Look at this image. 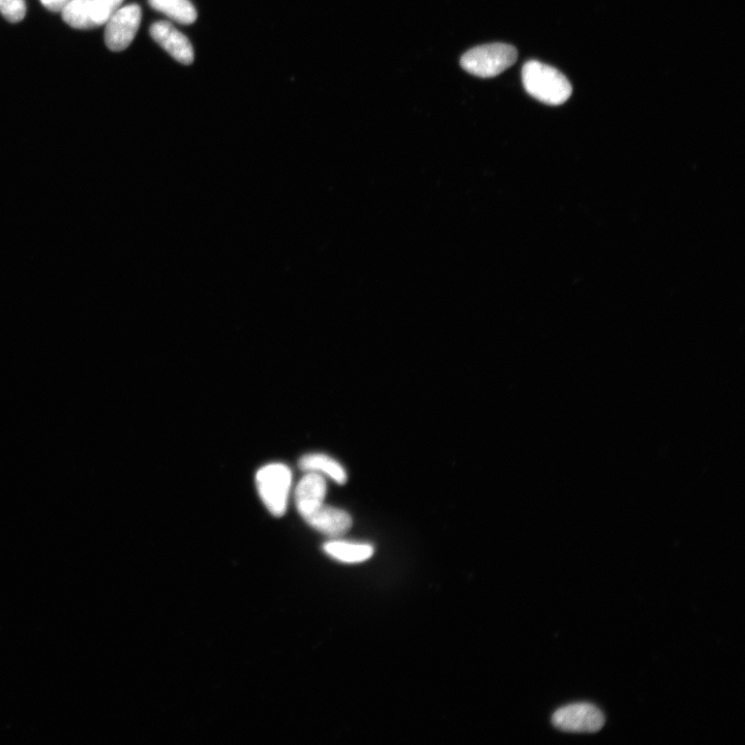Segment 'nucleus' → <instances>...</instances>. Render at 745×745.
<instances>
[{
    "mask_svg": "<svg viewBox=\"0 0 745 745\" xmlns=\"http://www.w3.org/2000/svg\"><path fill=\"white\" fill-rule=\"evenodd\" d=\"M522 80L526 92L547 105H562L573 94V87L568 78L555 68L540 62L526 63L522 71Z\"/></svg>",
    "mask_w": 745,
    "mask_h": 745,
    "instance_id": "nucleus-1",
    "label": "nucleus"
},
{
    "mask_svg": "<svg viewBox=\"0 0 745 745\" xmlns=\"http://www.w3.org/2000/svg\"><path fill=\"white\" fill-rule=\"evenodd\" d=\"M517 59L515 47L494 43L469 50L461 58V67L471 75L492 78L511 68Z\"/></svg>",
    "mask_w": 745,
    "mask_h": 745,
    "instance_id": "nucleus-2",
    "label": "nucleus"
},
{
    "mask_svg": "<svg viewBox=\"0 0 745 745\" xmlns=\"http://www.w3.org/2000/svg\"><path fill=\"white\" fill-rule=\"evenodd\" d=\"M256 485L265 508L275 517L287 511L292 486V473L281 463L268 464L256 474Z\"/></svg>",
    "mask_w": 745,
    "mask_h": 745,
    "instance_id": "nucleus-3",
    "label": "nucleus"
},
{
    "mask_svg": "<svg viewBox=\"0 0 745 745\" xmlns=\"http://www.w3.org/2000/svg\"><path fill=\"white\" fill-rule=\"evenodd\" d=\"M552 724L563 732L595 733L604 727L605 715L592 704H571L554 712Z\"/></svg>",
    "mask_w": 745,
    "mask_h": 745,
    "instance_id": "nucleus-4",
    "label": "nucleus"
},
{
    "mask_svg": "<svg viewBox=\"0 0 745 745\" xmlns=\"http://www.w3.org/2000/svg\"><path fill=\"white\" fill-rule=\"evenodd\" d=\"M141 22L138 5L119 8L105 23V43L114 52L126 50L135 39Z\"/></svg>",
    "mask_w": 745,
    "mask_h": 745,
    "instance_id": "nucleus-5",
    "label": "nucleus"
},
{
    "mask_svg": "<svg viewBox=\"0 0 745 745\" xmlns=\"http://www.w3.org/2000/svg\"><path fill=\"white\" fill-rule=\"evenodd\" d=\"M152 38L163 47L178 63L191 65L194 50L189 39L170 23L160 21L151 27Z\"/></svg>",
    "mask_w": 745,
    "mask_h": 745,
    "instance_id": "nucleus-6",
    "label": "nucleus"
},
{
    "mask_svg": "<svg viewBox=\"0 0 745 745\" xmlns=\"http://www.w3.org/2000/svg\"><path fill=\"white\" fill-rule=\"evenodd\" d=\"M303 519L315 530L329 536L343 535L352 526L348 513L324 503Z\"/></svg>",
    "mask_w": 745,
    "mask_h": 745,
    "instance_id": "nucleus-7",
    "label": "nucleus"
},
{
    "mask_svg": "<svg viewBox=\"0 0 745 745\" xmlns=\"http://www.w3.org/2000/svg\"><path fill=\"white\" fill-rule=\"evenodd\" d=\"M327 486L322 475L307 472L295 489V505L298 513L304 518L319 505L324 503Z\"/></svg>",
    "mask_w": 745,
    "mask_h": 745,
    "instance_id": "nucleus-8",
    "label": "nucleus"
},
{
    "mask_svg": "<svg viewBox=\"0 0 745 745\" xmlns=\"http://www.w3.org/2000/svg\"><path fill=\"white\" fill-rule=\"evenodd\" d=\"M300 467L305 472L325 474L341 485L347 481V473L344 467L335 459L326 455H306L300 460Z\"/></svg>",
    "mask_w": 745,
    "mask_h": 745,
    "instance_id": "nucleus-9",
    "label": "nucleus"
},
{
    "mask_svg": "<svg viewBox=\"0 0 745 745\" xmlns=\"http://www.w3.org/2000/svg\"><path fill=\"white\" fill-rule=\"evenodd\" d=\"M64 21L76 29L99 27L94 17L93 0H70L62 10Z\"/></svg>",
    "mask_w": 745,
    "mask_h": 745,
    "instance_id": "nucleus-10",
    "label": "nucleus"
},
{
    "mask_svg": "<svg viewBox=\"0 0 745 745\" xmlns=\"http://www.w3.org/2000/svg\"><path fill=\"white\" fill-rule=\"evenodd\" d=\"M327 555L345 563H359L372 557L374 549L370 545L347 542H330L323 546Z\"/></svg>",
    "mask_w": 745,
    "mask_h": 745,
    "instance_id": "nucleus-11",
    "label": "nucleus"
},
{
    "mask_svg": "<svg viewBox=\"0 0 745 745\" xmlns=\"http://www.w3.org/2000/svg\"><path fill=\"white\" fill-rule=\"evenodd\" d=\"M148 3L178 23L192 24L197 19V12L190 0H148Z\"/></svg>",
    "mask_w": 745,
    "mask_h": 745,
    "instance_id": "nucleus-12",
    "label": "nucleus"
},
{
    "mask_svg": "<svg viewBox=\"0 0 745 745\" xmlns=\"http://www.w3.org/2000/svg\"><path fill=\"white\" fill-rule=\"evenodd\" d=\"M124 0H93L94 17L99 26L104 25L108 19L121 8Z\"/></svg>",
    "mask_w": 745,
    "mask_h": 745,
    "instance_id": "nucleus-13",
    "label": "nucleus"
},
{
    "mask_svg": "<svg viewBox=\"0 0 745 745\" xmlns=\"http://www.w3.org/2000/svg\"><path fill=\"white\" fill-rule=\"evenodd\" d=\"M0 13L11 23L22 21L26 15L25 0H0Z\"/></svg>",
    "mask_w": 745,
    "mask_h": 745,
    "instance_id": "nucleus-14",
    "label": "nucleus"
},
{
    "mask_svg": "<svg viewBox=\"0 0 745 745\" xmlns=\"http://www.w3.org/2000/svg\"><path fill=\"white\" fill-rule=\"evenodd\" d=\"M70 0H41L42 5L51 12H62Z\"/></svg>",
    "mask_w": 745,
    "mask_h": 745,
    "instance_id": "nucleus-15",
    "label": "nucleus"
}]
</instances>
